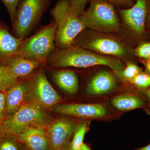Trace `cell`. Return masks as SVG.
Listing matches in <instances>:
<instances>
[{
	"label": "cell",
	"mask_w": 150,
	"mask_h": 150,
	"mask_svg": "<svg viewBox=\"0 0 150 150\" xmlns=\"http://www.w3.org/2000/svg\"><path fill=\"white\" fill-rule=\"evenodd\" d=\"M46 66L52 69L67 67L85 68L105 66L113 71H121L125 65L120 59L105 56L81 47L74 46L62 49H55L49 55Z\"/></svg>",
	"instance_id": "cell-1"
},
{
	"label": "cell",
	"mask_w": 150,
	"mask_h": 150,
	"mask_svg": "<svg viewBox=\"0 0 150 150\" xmlns=\"http://www.w3.org/2000/svg\"><path fill=\"white\" fill-rule=\"evenodd\" d=\"M53 120L47 108L30 101L7 117L1 124L5 133L16 136L30 128L46 129Z\"/></svg>",
	"instance_id": "cell-2"
},
{
	"label": "cell",
	"mask_w": 150,
	"mask_h": 150,
	"mask_svg": "<svg viewBox=\"0 0 150 150\" xmlns=\"http://www.w3.org/2000/svg\"><path fill=\"white\" fill-rule=\"evenodd\" d=\"M72 45L120 60L128 59L131 54L130 48L118 38L109 33L97 32L87 28H85L76 38Z\"/></svg>",
	"instance_id": "cell-3"
},
{
	"label": "cell",
	"mask_w": 150,
	"mask_h": 150,
	"mask_svg": "<svg viewBox=\"0 0 150 150\" xmlns=\"http://www.w3.org/2000/svg\"><path fill=\"white\" fill-rule=\"evenodd\" d=\"M50 14L56 24L55 44L56 49H62L72 45L76 38L85 26L71 9L69 0H59Z\"/></svg>",
	"instance_id": "cell-4"
},
{
	"label": "cell",
	"mask_w": 150,
	"mask_h": 150,
	"mask_svg": "<svg viewBox=\"0 0 150 150\" xmlns=\"http://www.w3.org/2000/svg\"><path fill=\"white\" fill-rule=\"evenodd\" d=\"M56 24L54 20L44 25L30 37L22 40L16 55L35 59L46 66L49 55L56 49Z\"/></svg>",
	"instance_id": "cell-5"
},
{
	"label": "cell",
	"mask_w": 150,
	"mask_h": 150,
	"mask_svg": "<svg viewBox=\"0 0 150 150\" xmlns=\"http://www.w3.org/2000/svg\"><path fill=\"white\" fill-rule=\"evenodd\" d=\"M89 6L79 16L86 28L110 33L118 31L120 20L115 6L104 0H90Z\"/></svg>",
	"instance_id": "cell-6"
},
{
	"label": "cell",
	"mask_w": 150,
	"mask_h": 150,
	"mask_svg": "<svg viewBox=\"0 0 150 150\" xmlns=\"http://www.w3.org/2000/svg\"><path fill=\"white\" fill-rule=\"evenodd\" d=\"M52 0H21L11 22L12 33L20 40L25 39L40 23Z\"/></svg>",
	"instance_id": "cell-7"
},
{
	"label": "cell",
	"mask_w": 150,
	"mask_h": 150,
	"mask_svg": "<svg viewBox=\"0 0 150 150\" xmlns=\"http://www.w3.org/2000/svg\"><path fill=\"white\" fill-rule=\"evenodd\" d=\"M31 101L45 108H50L59 104L62 98L53 88L44 71L39 69L28 78Z\"/></svg>",
	"instance_id": "cell-8"
},
{
	"label": "cell",
	"mask_w": 150,
	"mask_h": 150,
	"mask_svg": "<svg viewBox=\"0 0 150 150\" xmlns=\"http://www.w3.org/2000/svg\"><path fill=\"white\" fill-rule=\"evenodd\" d=\"M76 126L74 121L68 118L53 120L46 129L49 150H64L69 146Z\"/></svg>",
	"instance_id": "cell-9"
},
{
	"label": "cell",
	"mask_w": 150,
	"mask_h": 150,
	"mask_svg": "<svg viewBox=\"0 0 150 150\" xmlns=\"http://www.w3.org/2000/svg\"><path fill=\"white\" fill-rule=\"evenodd\" d=\"M147 12L146 0H136L130 8L120 9L123 24L132 34L142 35L145 33V22Z\"/></svg>",
	"instance_id": "cell-10"
},
{
	"label": "cell",
	"mask_w": 150,
	"mask_h": 150,
	"mask_svg": "<svg viewBox=\"0 0 150 150\" xmlns=\"http://www.w3.org/2000/svg\"><path fill=\"white\" fill-rule=\"evenodd\" d=\"M51 109L59 114L83 118H100L107 114V110L105 106L98 104H57Z\"/></svg>",
	"instance_id": "cell-11"
},
{
	"label": "cell",
	"mask_w": 150,
	"mask_h": 150,
	"mask_svg": "<svg viewBox=\"0 0 150 150\" xmlns=\"http://www.w3.org/2000/svg\"><path fill=\"white\" fill-rule=\"evenodd\" d=\"M5 92L6 118L25 103L31 101L28 78L18 79Z\"/></svg>",
	"instance_id": "cell-12"
},
{
	"label": "cell",
	"mask_w": 150,
	"mask_h": 150,
	"mask_svg": "<svg viewBox=\"0 0 150 150\" xmlns=\"http://www.w3.org/2000/svg\"><path fill=\"white\" fill-rule=\"evenodd\" d=\"M0 65L7 67L11 74L18 79L29 77L35 71L43 66L40 62L35 59L23 58L15 54Z\"/></svg>",
	"instance_id": "cell-13"
},
{
	"label": "cell",
	"mask_w": 150,
	"mask_h": 150,
	"mask_svg": "<svg viewBox=\"0 0 150 150\" xmlns=\"http://www.w3.org/2000/svg\"><path fill=\"white\" fill-rule=\"evenodd\" d=\"M16 137L19 142L28 150H49L46 129L30 128Z\"/></svg>",
	"instance_id": "cell-14"
},
{
	"label": "cell",
	"mask_w": 150,
	"mask_h": 150,
	"mask_svg": "<svg viewBox=\"0 0 150 150\" xmlns=\"http://www.w3.org/2000/svg\"><path fill=\"white\" fill-rule=\"evenodd\" d=\"M116 86L115 78L108 71H102L94 75L87 86L86 91L90 95H98L112 90Z\"/></svg>",
	"instance_id": "cell-15"
},
{
	"label": "cell",
	"mask_w": 150,
	"mask_h": 150,
	"mask_svg": "<svg viewBox=\"0 0 150 150\" xmlns=\"http://www.w3.org/2000/svg\"><path fill=\"white\" fill-rule=\"evenodd\" d=\"M21 41L15 37L8 26L0 20V65L16 54Z\"/></svg>",
	"instance_id": "cell-16"
},
{
	"label": "cell",
	"mask_w": 150,
	"mask_h": 150,
	"mask_svg": "<svg viewBox=\"0 0 150 150\" xmlns=\"http://www.w3.org/2000/svg\"><path fill=\"white\" fill-rule=\"evenodd\" d=\"M51 75L55 83L67 93L73 94L77 91L79 79L74 72L67 70H56L51 72Z\"/></svg>",
	"instance_id": "cell-17"
},
{
	"label": "cell",
	"mask_w": 150,
	"mask_h": 150,
	"mask_svg": "<svg viewBox=\"0 0 150 150\" xmlns=\"http://www.w3.org/2000/svg\"><path fill=\"white\" fill-rule=\"evenodd\" d=\"M110 101L113 107L124 111L133 110L145 105L144 102L140 98L132 95H121L113 98Z\"/></svg>",
	"instance_id": "cell-18"
},
{
	"label": "cell",
	"mask_w": 150,
	"mask_h": 150,
	"mask_svg": "<svg viewBox=\"0 0 150 150\" xmlns=\"http://www.w3.org/2000/svg\"><path fill=\"white\" fill-rule=\"evenodd\" d=\"M88 126V121H85L78 125L75 129L74 137L69 145V150H79L83 144L85 135L86 133Z\"/></svg>",
	"instance_id": "cell-19"
},
{
	"label": "cell",
	"mask_w": 150,
	"mask_h": 150,
	"mask_svg": "<svg viewBox=\"0 0 150 150\" xmlns=\"http://www.w3.org/2000/svg\"><path fill=\"white\" fill-rule=\"evenodd\" d=\"M22 144L13 134L5 133L0 135V150H23Z\"/></svg>",
	"instance_id": "cell-20"
},
{
	"label": "cell",
	"mask_w": 150,
	"mask_h": 150,
	"mask_svg": "<svg viewBox=\"0 0 150 150\" xmlns=\"http://www.w3.org/2000/svg\"><path fill=\"white\" fill-rule=\"evenodd\" d=\"M18 79L11 74L7 67L0 65V91L6 92Z\"/></svg>",
	"instance_id": "cell-21"
},
{
	"label": "cell",
	"mask_w": 150,
	"mask_h": 150,
	"mask_svg": "<svg viewBox=\"0 0 150 150\" xmlns=\"http://www.w3.org/2000/svg\"><path fill=\"white\" fill-rule=\"evenodd\" d=\"M114 72L116 76L122 79L130 81L142 73V70L137 65L130 62L127 64L123 70Z\"/></svg>",
	"instance_id": "cell-22"
},
{
	"label": "cell",
	"mask_w": 150,
	"mask_h": 150,
	"mask_svg": "<svg viewBox=\"0 0 150 150\" xmlns=\"http://www.w3.org/2000/svg\"><path fill=\"white\" fill-rule=\"evenodd\" d=\"M129 81L139 87L146 88L150 86V75L142 72Z\"/></svg>",
	"instance_id": "cell-23"
},
{
	"label": "cell",
	"mask_w": 150,
	"mask_h": 150,
	"mask_svg": "<svg viewBox=\"0 0 150 150\" xmlns=\"http://www.w3.org/2000/svg\"><path fill=\"white\" fill-rule=\"evenodd\" d=\"M73 13L77 16L81 15L85 11L87 4L90 0H69Z\"/></svg>",
	"instance_id": "cell-24"
},
{
	"label": "cell",
	"mask_w": 150,
	"mask_h": 150,
	"mask_svg": "<svg viewBox=\"0 0 150 150\" xmlns=\"http://www.w3.org/2000/svg\"><path fill=\"white\" fill-rule=\"evenodd\" d=\"M136 56L142 59H150V42L140 44L134 51Z\"/></svg>",
	"instance_id": "cell-25"
},
{
	"label": "cell",
	"mask_w": 150,
	"mask_h": 150,
	"mask_svg": "<svg viewBox=\"0 0 150 150\" xmlns=\"http://www.w3.org/2000/svg\"><path fill=\"white\" fill-rule=\"evenodd\" d=\"M7 9L11 21L13 20L16 8L21 0H1Z\"/></svg>",
	"instance_id": "cell-26"
},
{
	"label": "cell",
	"mask_w": 150,
	"mask_h": 150,
	"mask_svg": "<svg viewBox=\"0 0 150 150\" xmlns=\"http://www.w3.org/2000/svg\"><path fill=\"white\" fill-rule=\"evenodd\" d=\"M6 118L5 92L0 91V124H2Z\"/></svg>",
	"instance_id": "cell-27"
},
{
	"label": "cell",
	"mask_w": 150,
	"mask_h": 150,
	"mask_svg": "<svg viewBox=\"0 0 150 150\" xmlns=\"http://www.w3.org/2000/svg\"><path fill=\"white\" fill-rule=\"evenodd\" d=\"M114 6L119 7H128L133 4L134 0H104Z\"/></svg>",
	"instance_id": "cell-28"
},
{
	"label": "cell",
	"mask_w": 150,
	"mask_h": 150,
	"mask_svg": "<svg viewBox=\"0 0 150 150\" xmlns=\"http://www.w3.org/2000/svg\"><path fill=\"white\" fill-rule=\"evenodd\" d=\"M145 64H146V69L147 70V71L149 72L150 73V59L147 60L146 61Z\"/></svg>",
	"instance_id": "cell-29"
},
{
	"label": "cell",
	"mask_w": 150,
	"mask_h": 150,
	"mask_svg": "<svg viewBox=\"0 0 150 150\" xmlns=\"http://www.w3.org/2000/svg\"><path fill=\"white\" fill-rule=\"evenodd\" d=\"M79 150H91L85 144H83L81 146L80 149Z\"/></svg>",
	"instance_id": "cell-30"
},
{
	"label": "cell",
	"mask_w": 150,
	"mask_h": 150,
	"mask_svg": "<svg viewBox=\"0 0 150 150\" xmlns=\"http://www.w3.org/2000/svg\"><path fill=\"white\" fill-rule=\"evenodd\" d=\"M138 150H150V144L148 145V146L139 149Z\"/></svg>",
	"instance_id": "cell-31"
},
{
	"label": "cell",
	"mask_w": 150,
	"mask_h": 150,
	"mask_svg": "<svg viewBox=\"0 0 150 150\" xmlns=\"http://www.w3.org/2000/svg\"><path fill=\"white\" fill-rule=\"evenodd\" d=\"M5 132H4V130L2 126V124H0V135H2V134H5Z\"/></svg>",
	"instance_id": "cell-32"
},
{
	"label": "cell",
	"mask_w": 150,
	"mask_h": 150,
	"mask_svg": "<svg viewBox=\"0 0 150 150\" xmlns=\"http://www.w3.org/2000/svg\"><path fill=\"white\" fill-rule=\"evenodd\" d=\"M147 94L150 100V88L147 91Z\"/></svg>",
	"instance_id": "cell-33"
},
{
	"label": "cell",
	"mask_w": 150,
	"mask_h": 150,
	"mask_svg": "<svg viewBox=\"0 0 150 150\" xmlns=\"http://www.w3.org/2000/svg\"><path fill=\"white\" fill-rule=\"evenodd\" d=\"M149 21L150 24V11L149 13Z\"/></svg>",
	"instance_id": "cell-34"
},
{
	"label": "cell",
	"mask_w": 150,
	"mask_h": 150,
	"mask_svg": "<svg viewBox=\"0 0 150 150\" xmlns=\"http://www.w3.org/2000/svg\"><path fill=\"white\" fill-rule=\"evenodd\" d=\"M66 148V149H65L64 150H69V148Z\"/></svg>",
	"instance_id": "cell-35"
},
{
	"label": "cell",
	"mask_w": 150,
	"mask_h": 150,
	"mask_svg": "<svg viewBox=\"0 0 150 150\" xmlns=\"http://www.w3.org/2000/svg\"><path fill=\"white\" fill-rule=\"evenodd\" d=\"M23 150H28V149H26V148H25V149H23Z\"/></svg>",
	"instance_id": "cell-36"
}]
</instances>
